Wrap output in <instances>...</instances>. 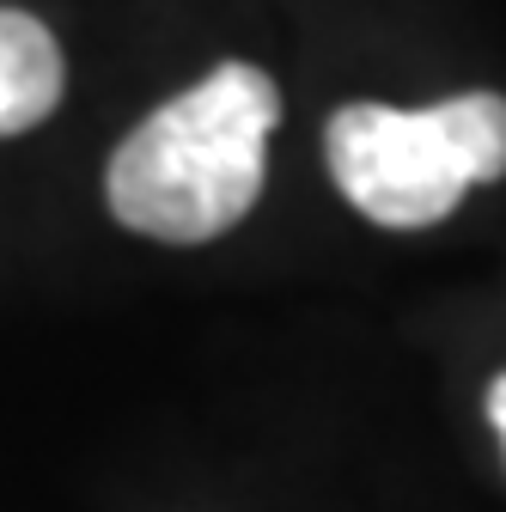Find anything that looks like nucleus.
Listing matches in <instances>:
<instances>
[{
  "instance_id": "1",
  "label": "nucleus",
  "mask_w": 506,
  "mask_h": 512,
  "mask_svg": "<svg viewBox=\"0 0 506 512\" xmlns=\"http://www.w3.org/2000/svg\"><path fill=\"white\" fill-rule=\"evenodd\" d=\"M275 116L281 92L263 68L250 61L214 68L116 147L104 177L110 214L129 232L165 244L220 238L263 196V153Z\"/></svg>"
},
{
  "instance_id": "2",
  "label": "nucleus",
  "mask_w": 506,
  "mask_h": 512,
  "mask_svg": "<svg viewBox=\"0 0 506 512\" xmlns=\"http://www.w3.org/2000/svg\"><path fill=\"white\" fill-rule=\"evenodd\" d=\"M330 177L378 226H433L446 220L464 189L506 177V98L464 92L427 110L348 104L330 116Z\"/></svg>"
},
{
  "instance_id": "3",
  "label": "nucleus",
  "mask_w": 506,
  "mask_h": 512,
  "mask_svg": "<svg viewBox=\"0 0 506 512\" xmlns=\"http://www.w3.org/2000/svg\"><path fill=\"white\" fill-rule=\"evenodd\" d=\"M61 49L31 13L0 7V141L37 128L61 104Z\"/></svg>"
},
{
  "instance_id": "4",
  "label": "nucleus",
  "mask_w": 506,
  "mask_h": 512,
  "mask_svg": "<svg viewBox=\"0 0 506 512\" xmlns=\"http://www.w3.org/2000/svg\"><path fill=\"white\" fill-rule=\"evenodd\" d=\"M488 421H494V433H500V445H506V372L488 384Z\"/></svg>"
}]
</instances>
